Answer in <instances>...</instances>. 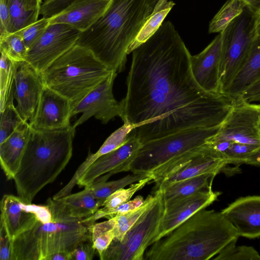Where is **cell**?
I'll return each instance as SVG.
<instances>
[{
    "label": "cell",
    "mask_w": 260,
    "mask_h": 260,
    "mask_svg": "<svg viewBox=\"0 0 260 260\" xmlns=\"http://www.w3.org/2000/svg\"><path fill=\"white\" fill-rule=\"evenodd\" d=\"M16 107L22 119H33L45 87L41 74L26 61L18 62L14 78Z\"/></svg>",
    "instance_id": "9a60e30c"
},
{
    "label": "cell",
    "mask_w": 260,
    "mask_h": 260,
    "mask_svg": "<svg viewBox=\"0 0 260 260\" xmlns=\"http://www.w3.org/2000/svg\"><path fill=\"white\" fill-rule=\"evenodd\" d=\"M155 198V194L148 195L144 203L138 208L125 214L114 217L116 224L114 228L115 237L113 240L120 241L127 231L138 219L148 210Z\"/></svg>",
    "instance_id": "d6a6232c"
},
{
    "label": "cell",
    "mask_w": 260,
    "mask_h": 260,
    "mask_svg": "<svg viewBox=\"0 0 260 260\" xmlns=\"http://www.w3.org/2000/svg\"><path fill=\"white\" fill-rule=\"evenodd\" d=\"M116 220L114 217L88 225L93 246L101 255L113 240Z\"/></svg>",
    "instance_id": "1f68e13d"
},
{
    "label": "cell",
    "mask_w": 260,
    "mask_h": 260,
    "mask_svg": "<svg viewBox=\"0 0 260 260\" xmlns=\"http://www.w3.org/2000/svg\"><path fill=\"white\" fill-rule=\"evenodd\" d=\"M245 6L241 0H228L210 22L209 32H221Z\"/></svg>",
    "instance_id": "4dcf8cb0"
},
{
    "label": "cell",
    "mask_w": 260,
    "mask_h": 260,
    "mask_svg": "<svg viewBox=\"0 0 260 260\" xmlns=\"http://www.w3.org/2000/svg\"><path fill=\"white\" fill-rule=\"evenodd\" d=\"M112 71L76 44L41 74L44 85L68 99L73 108Z\"/></svg>",
    "instance_id": "5b68a950"
},
{
    "label": "cell",
    "mask_w": 260,
    "mask_h": 260,
    "mask_svg": "<svg viewBox=\"0 0 260 260\" xmlns=\"http://www.w3.org/2000/svg\"><path fill=\"white\" fill-rule=\"evenodd\" d=\"M0 259L12 260V241L0 222Z\"/></svg>",
    "instance_id": "ee69618b"
},
{
    "label": "cell",
    "mask_w": 260,
    "mask_h": 260,
    "mask_svg": "<svg viewBox=\"0 0 260 260\" xmlns=\"http://www.w3.org/2000/svg\"><path fill=\"white\" fill-rule=\"evenodd\" d=\"M221 35L219 34L200 53L190 56V69L198 85L205 91L221 94L220 67Z\"/></svg>",
    "instance_id": "ac0fdd59"
},
{
    "label": "cell",
    "mask_w": 260,
    "mask_h": 260,
    "mask_svg": "<svg viewBox=\"0 0 260 260\" xmlns=\"http://www.w3.org/2000/svg\"><path fill=\"white\" fill-rule=\"evenodd\" d=\"M260 146L232 142L228 148L223 153L227 165H233L239 168L245 162L248 157Z\"/></svg>",
    "instance_id": "f35d334b"
},
{
    "label": "cell",
    "mask_w": 260,
    "mask_h": 260,
    "mask_svg": "<svg viewBox=\"0 0 260 260\" xmlns=\"http://www.w3.org/2000/svg\"><path fill=\"white\" fill-rule=\"evenodd\" d=\"M238 240L226 245L215 257V260H260V254L253 247L236 245Z\"/></svg>",
    "instance_id": "8d00e7d4"
},
{
    "label": "cell",
    "mask_w": 260,
    "mask_h": 260,
    "mask_svg": "<svg viewBox=\"0 0 260 260\" xmlns=\"http://www.w3.org/2000/svg\"><path fill=\"white\" fill-rule=\"evenodd\" d=\"M220 126L189 128L143 143L131 162L129 171L151 175L169 161L205 144Z\"/></svg>",
    "instance_id": "52a82bcc"
},
{
    "label": "cell",
    "mask_w": 260,
    "mask_h": 260,
    "mask_svg": "<svg viewBox=\"0 0 260 260\" xmlns=\"http://www.w3.org/2000/svg\"><path fill=\"white\" fill-rule=\"evenodd\" d=\"M75 131L71 125L55 130L30 126L21 164L13 179L17 195L25 202L31 203L67 166L72 156Z\"/></svg>",
    "instance_id": "277c9868"
},
{
    "label": "cell",
    "mask_w": 260,
    "mask_h": 260,
    "mask_svg": "<svg viewBox=\"0 0 260 260\" xmlns=\"http://www.w3.org/2000/svg\"><path fill=\"white\" fill-rule=\"evenodd\" d=\"M50 24V18L42 17L20 30L27 49L39 40Z\"/></svg>",
    "instance_id": "ab89813d"
},
{
    "label": "cell",
    "mask_w": 260,
    "mask_h": 260,
    "mask_svg": "<svg viewBox=\"0 0 260 260\" xmlns=\"http://www.w3.org/2000/svg\"><path fill=\"white\" fill-rule=\"evenodd\" d=\"M145 201V199L143 196L139 195L132 200H129L115 208L107 209L103 207L100 208L92 215L84 218L81 221L89 225L95 223V221L102 218L111 219L138 208L144 203Z\"/></svg>",
    "instance_id": "e575fe53"
},
{
    "label": "cell",
    "mask_w": 260,
    "mask_h": 260,
    "mask_svg": "<svg viewBox=\"0 0 260 260\" xmlns=\"http://www.w3.org/2000/svg\"><path fill=\"white\" fill-rule=\"evenodd\" d=\"M11 32L23 29L38 20L41 4L36 0H8Z\"/></svg>",
    "instance_id": "484cf974"
},
{
    "label": "cell",
    "mask_w": 260,
    "mask_h": 260,
    "mask_svg": "<svg viewBox=\"0 0 260 260\" xmlns=\"http://www.w3.org/2000/svg\"><path fill=\"white\" fill-rule=\"evenodd\" d=\"M245 164L260 167V147L248 157Z\"/></svg>",
    "instance_id": "7dc6e473"
},
{
    "label": "cell",
    "mask_w": 260,
    "mask_h": 260,
    "mask_svg": "<svg viewBox=\"0 0 260 260\" xmlns=\"http://www.w3.org/2000/svg\"><path fill=\"white\" fill-rule=\"evenodd\" d=\"M1 54L0 111L15 99L14 78L18 62L10 59L4 52L1 51Z\"/></svg>",
    "instance_id": "f1b7e54d"
},
{
    "label": "cell",
    "mask_w": 260,
    "mask_h": 260,
    "mask_svg": "<svg viewBox=\"0 0 260 260\" xmlns=\"http://www.w3.org/2000/svg\"><path fill=\"white\" fill-rule=\"evenodd\" d=\"M167 1L168 0H147L150 16L154 13Z\"/></svg>",
    "instance_id": "bcb514c9"
},
{
    "label": "cell",
    "mask_w": 260,
    "mask_h": 260,
    "mask_svg": "<svg viewBox=\"0 0 260 260\" xmlns=\"http://www.w3.org/2000/svg\"><path fill=\"white\" fill-rule=\"evenodd\" d=\"M251 11L258 13L260 12V0H241Z\"/></svg>",
    "instance_id": "681fc988"
},
{
    "label": "cell",
    "mask_w": 260,
    "mask_h": 260,
    "mask_svg": "<svg viewBox=\"0 0 260 260\" xmlns=\"http://www.w3.org/2000/svg\"><path fill=\"white\" fill-rule=\"evenodd\" d=\"M220 194L211 188L186 197L164 200L165 212L156 241L172 232L199 210L212 204Z\"/></svg>",
    "instance_id": "2e32d148"
},
{
    "label": "cell",
    "mask_w": 260,
    "mask_h": 260,
    "mask_svg": "<svg viewBox=\"0 0 260 260\" xmlns=\"http://www.w3.org/2000/svg\"><path fill=\"white\" fill-rule=\"evenodd\" d=\"M239 237H260V196L240 197L221 211Z\"/></svg>",
    "instance_id": "ffe728a7"
},
{
    "label": "cell",
    "mask_w": 260,
    "mask_h": 260,
    "mask_svg": "<svg viewBox=\"0 0 260 260\" xmlns=\"http://www.w3.org/2000/svg\"><path fill=\"white\" fill-rule=\"evenodd\" d=\"M142 145L138 138L131 133L126 142L121 146L94 161L78 180L77 185L85 187L108 173L113 175L129 171L131 162Z\"/></svg>",
    "instance_id": "e0dca14e"
},
{
    "label": "cell",
    "mask_w": 260,
    "mask_h": 260,
    "mask_svg": "<svg viewBox=\"0 0 260 260\" xmlns=\"http://www.w3.org/2000/svg\"><path fill=\"white\" fill-rule=\"evenodd\" d=\"M258 128L259 133L260 135V115H259V119H258Z\"/></svg>",
    "instance_id": "816d5d0a"
},
{
    "label": "cell",
    "mask_w": 260,
    "mask_h": 260,
    "mask_svg": "<svg viewBox=\"0 0 260 260\" xmlns=\"http://www.w3.org/2000/svg\"><path fill=\"white\" fill-rule=\"evenodd\" d=\"M222 154L207 143L169 161L151 175L154 190H162L177 182L197 176L223 173L228 166Z\"/></svg>",
    "instance_id": "30bf717a"
},
{
    "label": "cell",
    "mask_w": 260,
    "mask_h": 260,
    "mask_svg": "<svg viewBox=\"0 0 260 260\" xmlns=\"http://www.w3.org/2000/svg\"><path fill=\"white\" fill-rule=\"evenodd\" d=\"M11 22L8 0H0V37L11 32Z\"/></svg>",
    "instance_id": "7bdbcfd3"
},
{
    "label": "cell",
    "mask_w": 260,
    "mask_h": 260,
    "mask_svg": "<svg viewBox=\"0 0 260 260\" xmlns=\"http://www.w3.org/2000/svg\"><path fill=\"white\" fill-rule=\"evenodd\" d=\"M151 175L135 174L127 175L120 179L107 181L111 175L107 173L96 179L89 187L93 197L99 200L104 201L116 191L124 188L128 185L136 182Z\"/></svg>",
    "instance_id": "83f0119b"
},
{
    "label": "cell",
    "mask_w": 260,
    "mask_h": 260,
    "mask_svg": "<svg viewBox=\"0 0 260 260\" xmlns=\"http://www.w3.org/2000/svg\"><path fill=\"white\" fill-rule=\"evenodd\" d=\"M0 143L4 141L18 127L25 121L16 107L13 101L7 103L3 111H0Z\"/></svg>",
    "instance_id": "d590c367"
},
{
    "label": "cell",
    "mask_w": 260,
    "mask_h": 260,
    "mask_svg": "<svg viewBox=\"0 0 260 260\" xmlns=\"http://www.w3.org/2000/svg\"><path fill=\"white\" fill-rule=\"evenodd\" d=\"M257 13L245 6L221 32V92L225 94L244 64L256 35Z\"/></svg>",
    "instance_id": "9c48e42d"
},
{
    "label": "cell",
    "mask_w": 260,
    "mask_h": 260,
    "mask_svg": "<svg viewBox=\"0 0 260 260\" xmlns=\"http://www.w3.org/2000/svg\"><path fill=\"white\" fill-rule=\"evenodd\" d=\"M36 1H37L39 4H41L42 5V0H36Z\"/></svg>",
    "instance_id": "f5cc1de1"
},
{
    "label": "cell",
    "mask_w": 260,
    "mask_h": 260,
    "mask_svg": "<svg viewBox=\"0 0 260 260\" xmlns=\"http://www.w3.org/2000/svg\"><path fill=\"white\" fill-rule=\"evenodd\" d=\"M260 78V36H256L247 58L225 94L235 99Z\"/></svg>",
    "instance_id": "d4e9b609"
},
{
    "label": "cell",
    "mask_w": 260,
    "mask_h": 260,
    "mask_svg": "<svg viewBox=\"0 0 260 260\" xmlns=\"http://www.w3.org/2000/svg\"><path fill=\"white\" fill-rule=\"evenodd\" d=\"M123 123L108 137L95 153H92L89 151L87 157L78 168L71 180L58 191L60 196L63 197L71 193L78 180L89 167L98 158L118 148L126 142L136 126L127 122Z\"/></svg>",
    "instance_id": "cb8c5ba5"
},
{
    "label": "cell",
    "mask_w": 260,
    "mask_h": 260,
    "mask_svg": "<svg viewBox=\"0 0 260 260\" xmlns=\"http://www.w3.org/2000/svg\"><path fill=\"white\" fill-rule=\"evenodd\" d=\"M239 98L248 103L260 102V78L249 86Z\"/></svg>",
    "instance_id": "f6af8a7d"
},
{
    "label": "cell",
    "mask_w": 260,
    "mask_h": 260,
    "mask_svg": "<svg viewBox=\"0 0 260 260\" xmlns=\"http://www.w3.org/2000/svg\"><path fill=\"white\" fill-rule=\"evenodd\" d=\"M103 202L95 199L89 187L78 192L57 199L49 198L47 205L50 211L68 218L82 220L94 214Z\"/></svg>",
    "instance_id": "7402d4cb"
},
{
    "label": "cell",
    "mask_w": 260,
    "mask_h": 260,
    "mask_svg": "<svg viewBox=\"0 0 260 260\" xmlns=\"http://www.w3.org/2000/svg\"><path fill=\"white\" fill-rule=\"evenodd\" d=\"M96 249L91 240L80 242L72 252V260H91Z\"/></svg>",
    "instance_id": "b9f144b4"
},
{
    "label": "cell",
    "mask_w": 260,
    "mask_h": 260,
    "mask_svg": "<svg viewBox=\"0 0 260 260\" xmlns=\"http://www.w3.org/2000/svg\"><path fill=\"white\" fill-rule=\"evenodd\" d=\"M259 115L260 104L237 99L217 133L206 143L226 141L260 146Z\"/></svg>",
    "instance_id": "8fae6325"
},
{
    "label": "cell",
    "mask_w": 260,
    "mask_h": 260,
    "mask_svg": "<svg viewBox=\"0 0 260 260\" xmlns=\"http://www.w3.org/2000/svg\"><path fill=\"white\" fill-rule=\"evenodd\" d=\"M77 0H45L41 6L42 17L51 18L59 14Z\"/></svg>",
    "instance_id": "60d3db41"
},
{
    "label": "cell",
    "mask_w": 260,
    "mask_h": 260,
    "mask_svg": "<svg viewBox=\"0 0 260 260\" xmlns=\"http://www.w3.org/2000/svg\"><path fill=\"white\" fill-rule=\"evenodd\" d=\"M150 16L147 0H112L104 14L81 31L76 45L117 73L125 68L129 46Z\"/></svg>",
    "instance_id": "3957f363"
},
{
    "label": "cell",
    "mask_w": 260,
    "mask_h": 260,
    "mask_svg": "<svg viewBox=\"0 0 260 260\" xmlns=\"http://www.w3.org/2000/svg\"><path fill=\"white\" fill-rule=\"evenodd\" d=\"M152 181H153V177L150 175L131 184L127 188H122L116 191L106 198L102 207L107 209H112L128 202L136 192Z\"/></svg>",
    "instance_id": "74e56055"
},
{
    "label": "cell",
    "mask_w": 260,
    "mask_h": 260,
    "mask_svg": "<svg viewBox=\"0 0 260 260\" xmlns=\"http://www.w3.org/2000/svg\"><path fill=\"white\" fill-rule=\"evenodd\" d=\"M0 205V222L11 241L37 221L46 223L52 220V214L47 205L27 203L18 196L4 195Z\"/></svg>",
    "instance_id": "5bb4252c"
},
{
    "label": "cell",
    "mask_w": 260,
    "mask_h": 260,
    "mask_svg": "<svg viewBox=\"0 0 260 260\" xmlns=\"http://www.w3.org/2000/svg\"><path fill=\"white\" fill-rule=\"evenodd\" d=\"M148 210L127 231L120 241L113 240L99 256L101 260H143L148 247L156 241L165 212L160 189Z\"/></svg>",
    "instance_id": "ba28073f"
},
{
    "label": "cell",
    "mask_w": 260,
    "mask_h": 260,
    "mask_svg": "<svg viewBox=\"0 0 260 260\" xmlns=\"http://www.w3.org/2000/svg\"><path fill=\"white\" fill-rule=\"evenodd\" d=\"M191 54L169 21L132 52L121 119L136 126L142 144L189 128L222 124L236 102L203 90L190 69Z\"/></svg>",
    "instance_id": "6da1fadb"
},
{
    "label": "cell",
    "mask_w": 260,
    "mask_h": 260,
    "mask_svg": "<svg viewBox=\"0 0 260 260\" xmlns=\"http://www.w3.org/2000/svg\"><path fill=\"white\" fill-rule=\"evenodd\" d=\"M48 222L37 221L12 241V260H47L60 252H72L81 242L91 240L82 220L52 214Z\"/></svg>",
    "instance_id": "8992f818"
},
{
    "label": "cell",
    "mask_w": 260,
    "mask_h": 260,
    "mask_svg": "<svg viewBox=\"0 0 260 260\" xmlns=\"http://www.w3.org/2000/svg\"><path fill=\"white\" fill-rule=\"evenodd\" d=\"M216 175L213 173L205 174L174 183L161 190L164 199L167 201L211 188Z\"/></svg>",
    "instance_id": "4316f807"
},
{
    "label": "cell",
    "mask_w": 260,
    "mask_h": 260,
    "mask_svg": "<svg viewBox=\"0 0 260 260\" xmlns=\"http://www.w3.org/2000/svg\"><path fill=\"white\" fill-rule=\"evenodd\" d=\"M174 5L175 3L173 1H168L146 20L136 37L129 46L128 54L155 34Z\"/></svg>",
    "instance_id": "f546056e"
},
{
    "label": "cell",
    "mask_w": 260,
    "mask_h": 260,
    "mask_svg": "<svg viewBox=\"0 0 260 260\" xmlns=\"http://www.w3.org/2000/svg\"><path fill=\"white\" fill-rule=\"evenodd\" d=\"M0 51L4 52L12 60H26L27 48L20 31L0 37Z\"/></svg>",
    "instance_id": "836d02e7"
},
{
    "label": "cell",
    "mask_w": 260,
    "mask_h": 260,
    "mask_svg": "<svg viewBox=\"0 0 260 260\" xmlns=\"http://www.w3.org/2000/svg\"><path fill=\"white\" fill-rule=\"evenodd\" d=\"M239 236L220 212L201 209L147 250V260H208Z\"/></svg>",
    "instance_id": "7a4b0ae2"
},
{
    "label": "cell",
    "mask_w": 260,
    "mask_h": 260,
    "mask_svg": "<svg viewBox=\"0 0 260 260\" xmlns=\"http://www.w3.org/2000/svg\"><path fill=\"white\" fill-rule=\"evenodd\" d=\"M30 125L25 122L0 143L1 166L8 180L17 174L27 143Z\"/></svg>",
    "instance_id": "603a6c76"
},
{
    "label": "cell",
    "mask_w": 260,
    "mask_h": 260,
    "mask_svg": "<svg viewBox=\"0 0 260 260\" xmlns=\"http://www.w3.org/2000/svg\"><path fill=\"white\" fill-rule=\"evenodd\" d=\"M117 74L113 71L72 108V117L82 114L73 124L74 127L83 124L92 117H94L103 124H107L116 116L121 117L123 113L121 102L117 101L113 94L114 81Z\"/></svg>",
    "instance_id": "4fadbf2b"
},
{
    "label": "cell",
    "mask_w": 260,
    "mask_h": 260,
    "mask_svg": "<svg viewBox=\"0 0 260 260\" xmlns=\"http://www.w3.org/2000/svg\"><path fill=\"white\" fill-rule=\"evenodd\" d=\"M112 0H77L50 18V24L63 23L81 32L95 23L105 12Z\"/></svg>",
    "instance_id": "44dd1931"
},
{
    "label": "cell",
    "mask_w": 260,
    "mask_h": 260,
    "mask_svg": "<svg viewBox=\"0 0 260 260\" xmlns=\"http://www.w3.org/2000/svg\"><path fill=\"white\" fill-rule=\"evenodd\" d=\"M256 35L260 36V12L257 14L256 21Z\"/></svg>",
    "instance_id": "f907efd6"
},
{
    "label": "cell",
    "mask_w": 260,
    "mask_h": 260,
    "mask_svg": "<svg viewBox=\"0 0 260 260\" xmlns=\"http://www.w3.org/2000/svg\"><path fill=\"white\" fill-rule=\"evenodd\" d=\"M80 32L66 24H50L39 40L27 49L25 61L42 72L76 45Z\"/></svg>",
    "instance_id": "7c38bea8"
},
{
    "label": "cell",
    "mask_w": 260,
    "mask_h": 260,
    "mask_svg": "<svg viewBox=\"0 0 260 260\" xmlns=\"http://www.w3.org/2000/svg\"><path fill=\"white\" fill-rule=\"evenodd\" d=\"M72 103L45 86L30 126L37 129L55 130L71 125Z\"/></svg>",
    "instance_id": "d6986e66"
},
{
    "label": "cell",
    "mask_w": 260,
    "mask_h": 260,
    "mask_svg": "<svg viewBox=\"0 0 260 260\" xmlns=\"http://www.w3.org/2000/svg\"><path fill=\"white\" fill-rule=\"evenodd\" d=\"M47 260H72V252H60L49 255Z\"/></svg>",
    "instance_id": "c3c4849f"
}]
</instances>
